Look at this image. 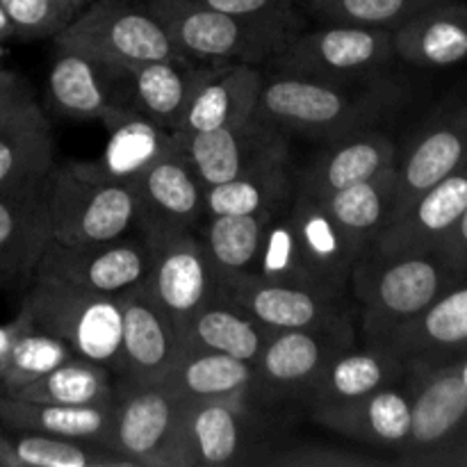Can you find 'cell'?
Wrapping results in <instances>:
<instances>
[{
  "label": "cell",
  "instance_id": "22",
  "mask_svg": "<svg viewBox=\"0 0 467 467\" xmlns=\"http://www.w3.org/2000/svg\"><path fill=\"white\" fill-rule=\"evenodd\" d=\"M290 219L296 249L315 285L331 295L347 296L354 265L363 254L328 217L324 205L306 192L295 190L290 201Z\"/></svg>",
  "mask_w": 467,
  "mask_h": 467
},
{
  "label": "cell",
  "instance_id": "17",
  "mask_svg": "<svg viewBox=\"0 0 467 467\" xmlns=\"http://www.w3.org/2000/svg\"><path fill=\"white\" fill-rule=\"evenodd\" d=\"M182 149L203 187L233 181L278 155L290 153L285 132L260 117H251L235 126L182 135Z\"/></svg>",
  "mask_w": 467,
  "mask_h": 467
},
{
  "label": "cell",
  "instance_id": "7",
  "mask_svg": "<svg viewBox=\"0 0 467 467\" xmlns=\"http://www.w3.org/2000/svg\"><path fill=\"white\" fill-rule=\"evenodd\" d=\"M109 450L135 467H194L185 433V401L162 381L117 379Z\"/></svg>",
  "mask_w": 467,
  "mask_h": 467
},
{
  "label": "cell",
  "instance_id": "37",
  "mask_svg": "<svg viewBox=\"0 0 467 467\" xmlns=\"http://www.w3.org/2000/svg\"><path fill=\"white\" fill-rule=\"evenodd\" d=\"M274 213L276 210L255 214H208L203 219L196 235L203 242L219 283L255 272L265 226Z\"/></svg>",
  "mask_w": 467,
  "mask_h": 467
},
{
  "label": "cell",
  "instance_id": "24",
  "mask_svg": "<svg viewBox=\"0 0 467 467\" xmlns=\"http://www.w3.org/2000/svg\"><path fill=\"white\" fill-rule=\"evenodd\" d=\"M404 365L451 363L467 356V276L442 292L422 315L401 327L386 345Z\"/></svg>",
  "mask_w": 467,
  "mask_h": 467
},
{
  "label": "cell",
  "instance_id": "38",
  "mask_svg": "<svg viewBox=\"0 0 467 467\" xmlns=\"http://www.w3.org/2000/svg\"><path fill=\"white\" fill-rule=\"evenodd\" d=\"M117 374L103 365L71 358L35 381L18 388H0L21 400L67 406H103L114 404L117 400Z\"/></svg>",
  "mask_w": 467,
  "mask_h": 467
},
{
  "label": "cell",
  "instance_id": "32",
  "mask_svg": "<svg viewBox=\"0 0 467 467\" xmlns=\"http://www.w3.org/2000/svg\"><path fill=\"white\" fill-rule=\"evenodd\" d=\"M249 400L185 401V433L194 467L242 463Z\"/></svg>",
  "mask_w": 467,
  "mask_h": 467
},
{
  "label": "cell",
  "instance_id": "35",
  "mask_svg": "<svg viewBox=\"0 0 467 467\" xmlns=\"http://www.w3.org/2000/svg\"><path fill=\"white\" fill-rule=\"evenodd\" d=\"M272 333L219 292L187 322L185 349H208L255 363Z\"/></svg>",
  "mask_w": 467,
  "mask_h": 467
},
{
  "label": "cell",
  "instance_id": "9",
  "mask_svg": "<svg viewBox=\"0 0 467 467\" xmlns=\"http://www.w3.org/2000/svg\"><path fill=\"white\" fill-rule=\"evenodd\" d=\"M150 263L153 244L140 231L85 246H67L50 240L35 278L64 283L96 295L121 296L146 281Z\"/></svg>",
  "mask_w": 467,
  "mask_h": 467
},
{
  "label": "cell",
  "instance_id": "49",
  "mask_svg": "<svg viewBox=\"0 0 467 467\" xmlns=\"http://www.w3.org/2000/svg\"><path fill=\"white\" fill-rule=\"evenodd\" d=\"M9 39H16V32H14L7 14H5L3 7H0V44H5V41H9Z\"/></svg>",
  "mask_w": 467,
  "mask_h": 467
},
{
  "label": "cell",
  "instance_id": "40",
  "mask_svg": "<svg viewBox=\"0 0 467 467\" xmlns=\"http://www.w3.org/2000/svg\"><path fill=\"white\" fill-rule=\"evenodd\" d=\"M3 433L18 467H135L99 442L12 429H3Z\"/></svg>",
  "mask_w": 467,
  "mask_h": 467
},
{
  "label": "cell",
  "instance_id": "45",
  "mask_svg": "<svg viewBox=\"0 0 467 467\" xmlns=\"http://www.w3.org/2000/svg\"><path fill=\"white\" fill-rule=\"evenodd\" d=\"M254 463L267 467H374L390 465L392 461L340 450V447L306 442V445H287L269 451L267 456L254 459Z\"/></svg>",
  "mask_w": 467,
  "mask_h": 467
},
{
  "label": "cell",
  "instance_id": "4",
  "mask_svg": "<svg viewBox=\"0 0 467 467\" xmlns=\"http://www.w3.org/2000/svg\"><path fill=\"white\" fill-rule=\"evenodd\" d=\"M50 240L67 246L112 242L140 231L135 185L100 176L91 162L55 164Z\"/></svg>",
  "mask_w": 467,
  "mask_h": 467
},
{
  "label": "cell",
  "instance_id": "41",
  "mask_svg": "<svg viewBox=\"0 0 467 467\" xmlns=\"http://www.w3.org/2000/svg\"><path fill=\"white\" fill-rule=\"evenodd\" d=\"M254 276L265 278V281L285 283V285H299L310 287V290H319V287L315 285L313 276L308 274V269H306L304 260H301L299 249H296L295 231H292L290 219V203L278 208L276 213L269 217L263 233V244H260ZM328 295H331V292H328Z\"/></svg>",
  "mask_w": 467,
  "mask_h": 467
},
{
  "label": "cell",
  "instance_id": "23",
  "mask_svg": "<svg viewBox=\"0 0 467 467\" xmlns=\"http://www.w3.org/2000/svg\"><path fill=\"white\" fill-rule=\"evenodd\" d=\"M467 208V164L429 187L397 222L383 228L368 251L400 255L431 251Z\"/></svg>",
  "mask_w": 467,
  "mask_h": 467
},
{
  "label": "cell",
  "instance_id": "19",
  "mask_svg": "<svg viewBox=\"0 0 467 467\" xmlns=\"http://www.w3.org/2000/svg\"><path fill=\"white\" fill-rule=\"evenodd\" d=\"M123 342L119 379L132 383H160L185 354L182 331L153 296L144 283L121 295Z\"/></svg>",
  "mask_w": 467,
  "mask_h": 467
},
{
  "label": "cell",
  "instance_id": "13",
  "mask_svg": "<svg viewBox=\"0 0 467 467\" xmlns=\"http://www.w3.org/2000/svg\"><path fill=\"white\" fill-rule=\"evenodd\" d=\"M153 263L144 290L185 331L187 322L219 295V278L196 233L149 237Z\"/></svg>",
  "mask_w": 467,
  "mask_h": 467
},
{
  "label": "cell",
  "instance_id": "12",
  "mask_svg": "<svg viewBox=\"0 0 467 467\" xmlns=\"http://www.w3.org/2000/svg\"><path fill=\"white\" fill-rule=\"evenodd\" d=\"M48 96L57 112L78 121H100L105 128L137 109L128 68L67 48H55L48 71Z\"/></svg>",
  "mask_w": 467,
  "mask_h": 467
},
{
  "label": "cell",
  "instance_id": "51",
  "mask_svg": "<svg viewBox=\"0 0 467 467\" xmlns=\"http://www.w3.org/2000/svg\"><path fill=\"white\" fill-rule=\"evenodd\" d=\"M3 53H5V48H3V44H0V59H3ZM9 78H14V73L5 71V68L0 67V85H3V82H7Z\"/></svg>",
  "mask_w": 467,
  "mask_h": 467
},
{
  "label": "cell",
  "instance_id": "11",
  "mask_svg": "<svg viewBox=\"0 0 467 467\" xmlns=\"http://www.w3.org/2000/svg\"><path fill=\"white\" fill-rule=\"evenodd\" d=\"M351 347H356V328L351 319L272 333L255 360L254 395L267 400L301 397L319 372Z\"/></svg>",
  "mask_w": 467,
  "mask_h": 467
},
{
  "label": "cell",
  "instance_id": "48",
  "mask_svg": "<svg viewBox=\"0 0 467 467\" xmlns=\"http://www.w3.org/2000/svg\"><path fill=\"white\" fill-rule=\"evenodd\" d=\"M23 87H26V85H23V82L18 80L16 76H14V78H9L7 82H3V85H0V109H3L5 105H7L9 100H12L14 96H16L18 91L23 89Z\"/></svg>",
  "mask_w": 467,
  "mask_h": 467
},
{
  "label": "cell",
  "instance_id": "5",
  "mask_svg": "<svg viewBox=\"0 0 467 467\" xmlns=\"http://www.w3.org/2000/svg\"><path fill=\"white\" fill-rule=\"evenodd\" d=\"M395 59L392 32L381 27L324 23L301 30L267 62L272 76H296L324 82L383 80Z\"/></svg>",
  "mask_w": 467,
  "mask_h": 467
},
{
  "label": "cell",
  "instance_id": "53",
  "mask_svg": "<svg viewBox=\"0 0 467 467\" xmlns=\"http://www.w3.org/2000/svg\"><path fill=\"white\" fill-rule=\"evenodd\" d=\"M67 3H71V5H76V7H87V5L91 3V0H67Z\"/></svg>",
  "mask_w": 467,
  "mask_h": 467
},
{
  "label": "cell",
  "instance_id": "14",
  "mask_svg": "<svg viewBox=\"0 0 467 467\" xmlns=\"http://www.w3.org/2000/svg\"><path fill=\"white\" fill-rule=\"evenodd\" d=\"M182 137V135H181ZM140 233L146 237L196 233L205 213V187L187 160L182 140L135 182Z\"/></svg>",
  "mask_w": 467,
  "mask_h": 467
},
{
  "label": "cell",
  "instance_id": "50",
  "mask_svg": "<svg viewBox=\"0 0 467 467\" xmlns=\"http://www.w3.org/2000/svg\"><path fill=\"white\" fill-rule=\"evenodd\" d=\"M0 467H18L16 461H14L12 451H9L7 441H5L3 429H0Z\"/></svg>",
  "mask_w": 467,
  "mask_h": 467
},
{
  "label": "cell",
  "instance_id": "33",
  "mask_svg": "<svg viewBox=\"0 0 467 467\" xmlns=\"http://www.w3.org/2000/svg\"><path fill=\"white\" fill-rule=\"evenodd\" d=\"M164 386L182 401L249 400L255 388V363L208 349H185Z\"/></svg>",
  "mask_w": 467,
  "mask_h": 467
},
{
  "label": "cell",
  "instance_id": "34",
  "mask_svg": "<svg viewBox=\"0 0 467 467\" xmlns=\"http://www.w3.org/2000/svg\"><path fill=\"white\" fill-rule=\"evenodd\" d=\"M292 155H278L233 181L205 190L208 214H255L290 203L296 190Z\"/></svg>",
  "mask_w": 467,
  "mask_h": 467
},
{
  "label": "cell",
  "instance_id": "21",
  "mask_svg": "<svg viewBox=\"0 0 467 467\" xmlns=\"http://www.w3.org/2000/svg\"><path fill=\"white\" fill-rule=\"evenodd\" d=\"M55 140L50 121L27 87L0 109V190H21L50 178Z\"/></svg>",
  "mask_w": 467,
  "mask_h": 467
},
{
  "label": "cell",
  "instance_id": "47",
  "mask_svg": "<svg viewBox=\"0 0 467 467\" xmlns=\"http://www.w3.org/2000/svg\"><path fill=\"white\" fill-rule=\"evenodd\" d=\"M438 465H467V442H459V445L451 447Z\"/></svg>",
  "mask_w": 467,
  "mask_h": 467
},
{
  "label": "cell",
  "instance_id": "30",
  "mask_svg": "<svg viewBox=\"0 0 467 467\" xmlns=\"http://www.w3.org/2000/svg\"><path fill=\"white\" fill-rule=\"evenodd\" d=\"M0 427L12 431L76 438L109 447L114 404L67 406L14 397L0 388Z\"/></svg>",
  "mask_w": 467,
  "mask_h": 467
},
{
  "label": "cell",
  "instance_id": "26",
  "mask_svg": "<svg viewBox=\"0 0 467 467\" xmlns=\"http://www.w3.org/2000/svg\"><path fill=\"white\" fill-rule=\"evenodd\" d=\"M395 57L418 68H447L467 59V3L442 0L392 30Z\"/></svg>",
  "mask_w": 467,
  "mask_h": 467
},
{
  "label": "cell",
  "instance_id": "16",
  "mask_svg": "<svg viewBox=\"0 0 467 467\" xmlns=\"http://www.w3.org/2000/svg\"><path fill=\"white\" fill-rule=\"evenodd\" d=\"M53 176V173H50ZM50 178L0 190V290L26 292L50 242Z\"/></svg>",
  "mask_w": 467,
  "mask_h": 467
},
{
  "label": "cell",
  "instance_id": "15",
  "mask_svg": "<svg viewBox=\"0 0 467 467\" xmlns=\"http://www.w3.org/2000/svg\"><path fill=\"white\" fill-rule=\"evenodd\" d=\"M219 292L231 299L237 308L251 315L269 333L313 328L340 322V319H351L345 296L265 281L254 274L219 283Z\"/></svg>",
  "mask_w": 467,
  "mask_h": 467
},
{
  "label": "cell",
  "instance_id": "52",
  "mask_svg": "<svg viewBox=\"0 0 467 467\" xmlns=\"http://www.w3.org/2000/svg\"><path fill=\"white\" fill-rule=\"evenodd\" d=\"M454 363H456V368H459L461 379H463L465 386H467V356H465V360H454Z\"/></svg>",
  "mask_w": 467,
  "mask_h": 467
},
{
  "label": "cell",
  "instance_id": "27",
  "mask_svg": "<svg viewBox=\"0 0 467 467\" xmlns=\"http://www.w3.org/2000/svg\"><path fill=\"white\" fill-rule=\"evenodd\" d=\"M217 67L219 64H205L185 55H173L130 68L137 109L158 121L160 126L178 130L196 91Z\"/></svg>",
  "mask_w": 467,
  "mask_h": 467
},
{
  "label": "cell",
  "instance_id": "1",
  "mask_svg": "<svg viewBox=\"0 0 467 467\" xmlns=\"http://www.w3.org/2000/svg\"><path fill=\"white\" fill-rule=\"evenodd\" d=\"M459 281L461 276L438 249L400 255L365 251L349 281L358 304L363 345L386 349L401 327Z\"/></svg>",
  "mask_w": 467,
  "mask_h": 467
},
{
  "label": "cell",
  "instance_id": "6",
  "mask_svg": "<svg viewBox=\"0 0 467 467\" xmlns=\"http://www.w3.org/2000/svg\"><path fill=\"white\" fill-rule=\"evenodd\" d=\"M53 44L128 71L181 55L141 0H91L53 36Z\"/></svg>",
  "mask_w": 467,
  "mask_h": 467
},
{
  "label": "cell",
  "instance_id": "10",
  "mask_svg": "<svg viewBox=\"0 0 467 467\" xmlns=\"http://www.w3.org/2000/svg\"><path fill=\"white\" fill-rule=\"evenodd\" d=\"M406 368L418 374V388L410 392V431L397 463L438 465L461 442L467 424V386L454 360Z\"/></svg>",
  "mask_w": 467,
  "mask_h": 467
},
{
  "label": "cell",
  "instance_id": "44",
  "mask_svg": "<svg viewBox=\"0 0 467 467\" xmlns=\"http://www.w3.org/2000/svg\"><path fill=\"white\" fill-rule=\"evenodd\" d=\"M203 3L228 16L254 23L287 39H295L301 30H306V18L301 16L296 0H203Z\"/></svg>",
  "mask_w": 467,
  "mask_h": 467
},
{
  "label": "cell",
  "instance_id": "29",
  "mask_svg": "<svg viewBox=\"0 0 467 467\" xmlns=\"http://www.w3.org/2000/svg\"><path fill=\"white\" fill-rule=\"evenodd\" d=\"M401 377H406V365L386 349L365 345L360 349L351 347L337 354L319 372L301 400L308 404V410L349 404L360 397L372 395L379 388L400 383Z\"/></svg>",
  "mask_w": 467,
  "mask_h": 467
},
{
  "label": "cell",
  "instance_id": "43",
  "mask_svg": "<svg viewBox=\"0 0 467 467\" xmlns=\"http://www.w3.org/2000/svg\"><path fill=\"white\" fill-rule=\"evenodd\" d=\"M16 39H53L76 18L80 7L67 0H0Z\"/></svg>",
  "mask_w": 467,
  "mask_h": 467
},
{
  "label": "cell",
  "instance_id": "46",
  "mask_svg": "<svg viewBox=\"0 0 467 467\" xmlns=\"http://www.w3.org/2000/svg\"><path fill=\"white\" fill-rule=\"evenodd\" d=\"M436 249L445 255L447 263L461 278L467 276V208Z\"/></svg>",
  "mask_w": 467,
  "mask_h": 467
},
{
  "label": "cell",
  "instance_id": "25",
  "mask_svg": "<svg viewBox=\"0 0 467 467\" xmlns=\"http://www.w3.org/2000/svg\"><path fill=\"white\" fill-rule=\"evenodd\" d=\"M310 418L340 436L400 456L410 431V392L392 383L349 404L310 410Z\"/></svg>",
  "mask_w": 467,
  "mask_h": 467
},
{
  "label": "cell",
  "instance_id": "3",
  "mask_svg": "<svg viewBox=\"0 0 467 467\" xmlns=\"http://www.w3.org/2000/svg\"><path fill=\"white\" fill-rule=\"evenodd\" d=\"M18 313L39 331L62 340L73 356L121 372V296L35 278L23 292Z\"/></svg>",
  "mask_w": 467,
  "mask_h": 467
},
{
  "label": "cell",
  "instance_id": "2",
  "mask_svg": "<svg viewBox=\"0 0 467 467\" xmlns=\"http://www.w3.org/2000/svg\"><path fill=\"white\" fill-rule=\"evenodd\" d=\"M397 91L383 80L324 82L296 76H272L260 91L255 117L281 132L328 141L374 128L395 105Z\"/></svg>",
  "mask_w": 467,
  "mask_h": 467
},
{
  "label": "cell",
  "instance_id": "31",
  "mask_svg": "<svg viewBox=\"0 0 467 467\" xmlns=\"http://www.w3.org/2000/svg\"><path fill=\"white\" fill-rule=\"evenodd\" d=\"M108 130V144H105L100 158L91 162V167L100 176L117 182H128V185H135L146 169L171 153L182 140L181 132L160 126L140 109L123 114Z\"/></svg>",
  "mask_w": 467,
  "mask_h": 467
},
{
  "label": "cell",
  "instance_id": "28",
  "mask_svg": "<svg viewBox=\"0 0 467 467\" xmlns=\"http://www.w3.org/2000/svg\"><path fill=\"white\" fill-rule=\"evenodd\" d=\"M265 80V71L254 64H219L196 91L178 132L194 135L255 117Z\"/></svg>",
  "mask_w": 467,
  "mask_h": 467
},
{
  "label": "cell",
  "instance_id": "18",
  "mask_svg": "<svg viewBox=\"0 0 467 467\" xmlns=\"http://www.w3.org/2000/svg\"><path fill=\"white\" fill-rule=\"evenodd\" d=\"M463 164H467V100L429 123L406 153L397 155L395 194L388 226L397 222L429 187Z\"/></svg>",
  "mask_w": 467,
  "mask_h": 467
},
{
  "label": "cell",
  "instance_id": "42",
  "mask_svg": "<svg viewBox=\"0 0 467 467\" xmlns=\"http://www.w3.org/2000/svg\"><path fill=\"white\" fill-rule=\"evenodd\" d=\"M442 0H304V7L322 23L395 30L422 9Z\"/></svg>",
  "mask_w": 467,
  "mask_h": 467
},
{
  "label": "cell",
  "instance_id": "39",
  "mask_svg": "<svg viewBox=\"0 0 467 467\" xmlns=\"http://www.w3.org/2000/svg\"><path fill=\"white\" fill-rule=\"evenodd\" d=\"M71 358L78 356L62 340L35 328L18 313L16 322L0 333V386L18 388Z\"/></svg>",
  "mask_w": 467,
  "mask_h": 467
},
{
  "label": "cell",
  "instance_id": "8",
  "mask_svg": "<svg viewBox=\"0 0 467 467\" xmlns=\"http://www.w3.org/2000/svg\"><path fill=\"white\" fill-rule=\"evenodd\" d=\"M164 26L178 53L205 64L267 67L292 39L240 21L203 0H141Z\"/></svg>",
  "mask_w": 467,
  "mask_h": 467
},
{
  "label": "cell",
  "instance_id": "36",
  "mask_svg": "<svg viewBox=\"0 0 467 467\" xmlns=\"http://www.w3.org/2000/svg\"><path fill=\"white\" fill-rule=\"evenodd\" d=\"M395 164L379 176L358 182V185H351L347 190L336 192V194L317 199L328 213V217L354 242L360 254H365L374 244L379 233L390 222L392 194H395Z\"/></svg>",
  "mask_w": 467,
  "mask_h": 467
},
{
  "label": "cell",
  "instance_id": "20",
  "mask_svg": "<svg viewBox=\"0 0 467 467\" xmlns=\"http://www.w3.org/2000/svg\"><path fill=\"white\" fill-rule=\"evenodd\" d=\"M397 141L379 128H365L351 135L336 137L324 141V149L295 173L296 190L315 199H324L379 176L397 162Z\"/></svg>",
  "mask_w": 467,
  "mask_h": 467
}]
</instances>
